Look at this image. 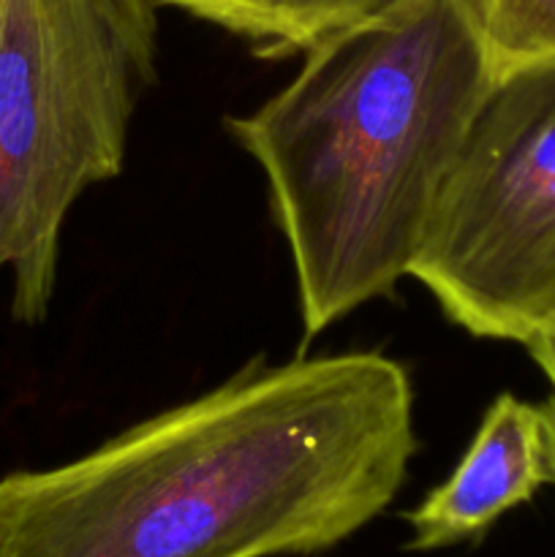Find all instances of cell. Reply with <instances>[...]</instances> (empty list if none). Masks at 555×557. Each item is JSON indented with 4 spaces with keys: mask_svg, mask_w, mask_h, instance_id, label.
I'll return each mask as SVG.
<instances>
[{
    "mask_svg": "<svg viewBox=\"0 0 555 557\" xmlns=\"http://www.w3.org/2000/svg\"><path fill=\"white\" fill-rule=\"evenodd\" d=\"M495 74L555 58V0H471Z\"/></svg>",
    "mask_w": 555,
    "mask_h": 557,
    "instance_id": "cell-7",
    "label": "cell"
},
{
    "mask_svg": "<svg viewBox=\"0 0 555 557\" xmlns=\"http://www.w3.org/2000/svg\"><path fill=\"white\" fill-rule=\"evenodd\" d=\"M411 375L381 351L256 357L87 455L0 479V557H305L400 493Z\"/></svg>",
    "mask_w": 555,
    "mask_h": 557,
    "instance_id": "cell-1",
    "label": "cell"
},
{
    "mask_svg": "<svg viewBox=\"0 0 555 557\" xmlns=\"http://www.w3.org/2000/svg\"><path fill=\"white\" fill-rule=\"evenodd\" d=\"M161 0H0V270L11 313L41 324L60 232L90 185L123 172L158 74Z\"/></svg>",
    "mask_w": 555,
    "mask_h": 557,
    "instance_id": "cell-3",
    "label": "cell"
},
{
    "mask_svg": "<svg viewBox=\"0 0 555 557\" xmlns=\"http://www.w3.org/2000/svg\"><path fill=\"white\" fill-rule=\"evenodd\" d=\"M528 354H531L533 362L539 364V370L544 373V379L553 386V395L544 403V433H547V466H550V479L555 484V324L544 326L542 332L531 337L526 343Z\"/></svg>",
    "mask_w": 555,
    "mask_h": 557,
    "instance_id": "cell-8",
    "label": "cell"
},
{
    "mask_svg": "<svg viewBox=\"0 0 555 557\" xmlns=\"http://www.w3.org/2000/svg\"><path fill=\"white\" fill-rule=\"evenodd\" d=\"M408 277L473 337L555 324V58L495 74Z\"/></svg>",
    "mask_w": 555,
    "mask_h": 557,
    "instance_id": "cell-4",
    "label": "cell"
},
{
    "mask_svg": "<svg viewBox=\"0 0 555 557\" xmlns=\"http://www.w3.org/2000/svg\"><path fill=\"white\" fill-rule=\"evenodd\" d=\"M386 3L392 0H161V5L243 38L259 58L305 52Z\"/></svg>",
    "mask_w": 555,
    "mask_h": 557,
    "instance_id": "cell-6",
    "label": "cell"
},
{
    "mask_svg": "<svg viewBox=\"0 0 555 557\" xmlns=\"http://www.w3.org/2000/svg\"><path fill=\"white\" fill-rule=\"evenodd\" d=\"M553 482L542 406L498 395L484 413L460 466L406 515L411 553L479 542L506 511Z\"/></svg>",
    "mask_w": 555,
    "mask_h": 557,
    "instance_id": "cell-5",
    "label": "cell"
},
{
    "mask_svg": "<svg viewBox=\"0 0 555 557\" xmlns=\"http://www.w3.org/2000/svg\"><path fill=\"white\" fill-rule=\"evenodd\" d=\"M495 82L471 0H392L305 49L232 139L267 177L303 341L408 277Z\"/></svg>",
    "mask_w": 555,
    "mask_h": 557,
    "instance_id": "cell-2",
    "label": "cell"
}]
</instances>
